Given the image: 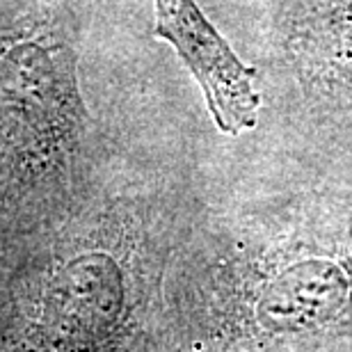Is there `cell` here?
Listing matches in <instances>:
<instances>
[{
  "instance_id": "obj_1",
  "label": "cell",
  "mask_w": 352,
  "mask_h": 352,
  "mask_svg": "<svg viewBox=\"0 0 352 352\" xmlns=\"http://www.w3.org/2000/svg\"><path fill=\"white\" fill-rule=\"evenodd\" d=\"M153 34L172 44L188 65L217 129L229 135L254 129L261 108V96L254 89V69L238 60L195 0H153Z\"/></svg>"
},
{
  "instance_id": "obj_2",
  "label": "cell",
  "mask_w": 352,
  "mask_h": 352,
  "mask_svg": "<svg viewBox=\"0 0 352 352\" xmlns=\"http://www.w3.org/2000/svg\"><path fill=\"white\" fill-rule=\"evenodd\" d=\"M334 72H339L336 76V87H339L341 101H348L352 108V62H343V65H336Z\"/></svg>"
}]
</instances>
